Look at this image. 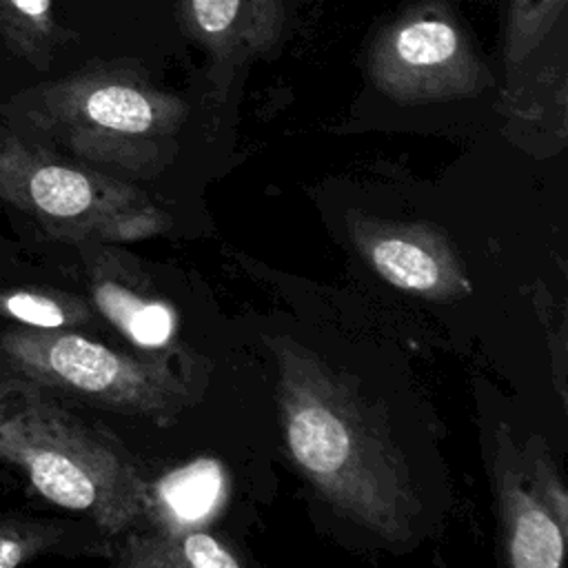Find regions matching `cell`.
Here are the masks:
<instances>
[{
	"mask_svg": "<svg viewBox=\"0 0 568 568\" xmlns=\"http://www.w3.org/2000/svg\"><path fill=\"white\" fill-rule=\"evenodd\" d=\"M277 364V406L286 450L342 517L402 544L422 517L406 457L353 379L288 337L268 339Z\"/></svg>",
	"mask_w": 568,
	"mask_h": 568,
	"instance_id": "obj_1",
	"label": "cell"
},
{
	"mask_svg": "<svg viewBox=\"0 0 568 568\" xmlns=\"http://www.w3.org/2000/svg\"><path fill=\"white\" fill-rule=\"evenodd\" d=\"M7 124L122 180H151L175 158L189 104L129 60L91 62L0 106Z\"/></svg>",
	"mask_w": 568,
	"mask_h": 568,
	"instance_id": "obj_2",
	"label": "cell"
},
{
	"mask_svg": "<svg viewBox=\"0 0 568 568\" xmlns=\"http://www.w3.org/2000/svg\"><path fill=\"white\" fill-rule=\"evenodd\" d=\"M0 462L22 470L42 499L89 517L106 535L124 532L149 510L151 486L129 450L33 384L0 422Z\"/></svg>",
	"mask_w": 568,
	"mask_h": 568,
	"instance_id": "obj_3",
	"label": "cell"
},
{
	"mask_svg": "<svg viewBox=\"0 0 568 568\" xmlns=\"http://www.w3.org/2000/svg\"><path fill=\"white\" fill-rule=\"evenodd\" d=\"M0 202L60 242H135L166 233L171 217L129 180L0 126Z\"/></svg>",
	"mask_w": 568,
	"mask_h": 568,
	"instance_id": "obj_4",
	"label": "cell"
},
{
	"mask_svg": "<svg viewBox=\"0 0 568 568\" xmlns=\"http://www.w3.org/2000/svg\"><path fill=\"white\" fill-rule=\"evenodd\" d=\"M7 377L166 424L193 399L166 357L129 355L73 328L9 326L0 333Z\"/></svg>",
	"mask_w": 568,
	"mask_h": 568,
	"instance_id": "obj_5",
	"label": "cell"
},
{
	"mask_svg": "<svg viewBox=\"0 0 568 568\" xmlns=\"http://www.w3.org/2000/svg\"><path fill=\"white\" fill-rule=\"evenodd\" d=\"M366 73L397 104L466 100L493 84L466 22L446 0H417L386 22L368 47Z\"/></svg>",
	"mask_w": 568,
	"mask_h": 568,
	"instance_id": "obj_6",
	"label": "cell"
},
{
	"mask_svg": "<svg viewBox=\"0 0 568 568\" xmlns=\"http://www.w3.org/2000/svg\"><path fill=\"white\" fill-rule=\"evenodd\" d=\"M344 224L362 260L393 288L433 302L473 295L468 268L444 229L384 220L359 209H351Z\"/></svg>",
	"mask_w": 568,
	"mask_h": 568,
	"instance_id": "obj_7",
	"label": "cell"
},
{
	"mask_svg": "<svg viewBox=\"0 0 568 568\" xmlns=\"http://www.w3.org/2000/svg\"><path fill=\"white\" fill-rule=\"evenodd\" d=\"M84 262L89 302L140 355H180V315L142 264L113 242L73 244Z\"/></svg>",
	"mask_w": 568,
	"mask_h": 568,
	"instance_id": "obj_8",
	"label": "cell"
},
{
	"mask_svg": "<svg viewBox=\"0 0 568 568\" xmlns=\"http://www.w3.org/2000/svg\"><path fill=\"white\" fill-rule=\"evenodd\" d=\"M175 18L204 51L217 91H226L242 67L271 58L288 29L284 0H178Z\"/></svg>",
	"mask_w": 568,
	"mask_h": 568,
	"instance_id": "obj_9",
	"label": "cell"
},
{
	"mask_svg": "<svg viewBox=\"0 0 568 568\" xmlns=\"http://www.w3.org/2000/svg\"><path fill=\"white\" fill-rule=\"evenodd\" d=\"M493 490L506 564L510 568H559L568 528L532 490L519 444L506 424L495 430Z\"/></svg>",
	"mask_w": 568,
	"mask_h": 568,
	"instance_id": "obj_10",
	"label": "cell"
},
{
	"mask_svg": "<svg viewBox=\"0 0 568 568\" xmlns=\"http://www.w3.org/2000/svg\"><path fill=\"white\" fill-rule=\"evenodd\" d=\"M113 561L124 568H240L244 564L215 535L178 524L131 532Z\"/></svg>",
	"mask_w": 568,
	"mask_h": 568,
	"instance_id": "obj_11",
	"label": "cell"
},
{
	"mask_svg": "<svg viewBox=\"0 0 568 568\" xmlns=\"http://www.w3.org/2000/svg\"><path fill=\"white\" fill-rule=\"evenodd\" d=\"M0 38L16 58L47 71L64 42L53 0H0Z\"/></svg>",
	"mask_w": 568,
	"mask_h": 568,
	"instance_id": "obj_12",
	"label": "cell"
},
{
	"mask_svg": "<svg viewBox=\"0 0 568 568\" xmlns=\"http://www.w3.org/2000/svg\"><path fill=\"white\" fill-rule=\"evenodd\" d=\"M0 317L27 328H75L91 324L95 308L89 300L58 288L4 286Z\"/></svg>",
	"mask_w": 568,
	"mask_h": 568,
	"instance_id": "obj_13",
	"label": "cell"
},
{
	"mask_svg": "<svg viewBox=\"0 0 568 568\" xmlns=\"http://www.w3.org/2000/svg\"><path fill=\"white\" fill-rule=\"evenodd\" d=\"M564 7L566 0H508L504 24V69L508 80L544 44Z\"/></svg>",
	"mask_w": 568,
	"mask_h": 568,
	"instance_id": "obj_14",
	"label": "cell"
},
{
	"mask_svg": "<svg viewBox=\"0 0 568 568\" xmlns=\"http://www.w3.org/2000/svg\"><path fill=\"white\" fill-rule=\"evenodd\" d=\"M67 535L60 521L0 513V568H16L53 552Z\"/></svg>",
	"mask_w": 568,
	"mask_h": 568,
	"instance_id": "obj_15",
	"label": "cell"
},
{
	"mask_svg": "<svg viewBox=\"0 0 568 568\" xmlns=\"http://www.w3.org/2000/svg\"><path fill=\"white\" fill-rule=\"evenodd\" d=\"M519 450H521L524 470L532 490L546 504L552 517L564 528H568V490L555 466V459L550 455L546 439L539 435H528L524 444H519Z\"/></svg>",
	"mask_w": 568,
	"mask_h": 568,
	"instance_id": "obj_16",
	"label": "cell"
},
{
	"mask_svg": "<svg viewBox=\"0 0 568 568\" xmlns=\"http://www.w3.org/2000/svg\"><path fill=\"white\" fill-rule=\"evenodd\" d=\"M27 388H29V384L22 379H16V377L0 382V422L20 404Z\"/></svg>",
	"mask_w": 568,
	"mask_h": 568,
	"instance_id": "obj_17",
	"label": "cell"
}]
</instances>
